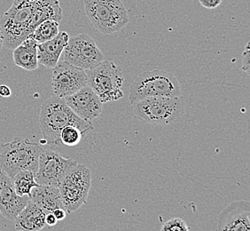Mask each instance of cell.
<instances>
[{"label":"cell","mask_w":250,"mask_h":231,"mask_svg":"<svg viewBox=\"0 0 250 231\" xmlns=\"http://www.w3.org/2000/svg\"><path fill=\"white\" fill-rule=\"evenodd\" d=\"M62 19V10L59 0H15L0 18L3 46L14 50L41 23L47 20L60 23Z\"/></svg>","instance_id":"6da1fadb"},{"label":"cell","mask_w":250,"mask_h":231,"mask_svg":"<svg viewBox=\"0 0 250 231\" xmlns=\"http://www.w3.org/2000/svg\"><path fill=\"white\" fill-rule=\"evenodd\" d=\"M39 125L47 144L58 146L61 132L67 125L77 126L85 135L92 125L78 117L61 97L52 96L43 102L39 114Z\"/></svg>","instance_id":"7a4b0ae2"},{"label":"cell","mask_w":250,"mask_h":231,"mask_svg":"<svg viewBox=\"0 0 250 231\" xmlns=\"http://www.w3.org/2000/svg\"><path fill=\"white\" fill-rule=\"evenodd\" d=\"M42 150L40 145L27 139L15 138L11 142L1 143L0 170L4 171L11 179L21 171L36 173Z\"/></svg>","instance_id":"3957f363"},{"label":"cell","mask_w":250,"mask_h":231,"mask_svg":"<svg viewBox=\"0 0 250 231\" xmlns=\"http://www.w3.org/2000/svg\"><path fill=\"white\" fill-rule=\"evenodd\" d=\"M131 104L149 97L180 96L181 89L173 74L154 69L141 73L132 83L129 92Z\"/></svg>","instance_id":"277c9868"},{"label":"cell","mask_w":250,"mask_h":231,"mask_svg":"<svg viewBox=\"0 0 250 231\" xmlns=\"http://www.w3.org/2000/svg\"><path fill=\"white\" fill-rule=\"evenodd\" d=\"M133 111L140 120L154 125H168L178 121L185 111L180 96L149 97L135 102Z\"/></svg>","instance_id":"5b68a950"},{"label":"cell","mask_w":250,"mask_h":231,"mask_svg":"<svg viewBox=\"0 0 250 231\" xmlns=\"http://www.w3.org/2000/svg\"><path fill=\"white\" fill-rule=\"evenodd\" d=\"M84 11L92 26L104 35L119 31L129 23L121 0H84Z\"/></svg>","instance_id":"8992f818"},{"label":"cell","mask_w":250,"mask_h":231,"mask_svg":"<svg viewBox=\"0 0 250 231\" xmlns=\"http://www.w3.org/2000/svg\"><path fill=\"white\" fill-rule=\"evenodd\" d=\"M88 83L101 103L119 100L124 97L122 87L125 78L119 66L111 61H103L96 67L87 69Z\"/></svg>","instance_id":"52a82bcc"},{"label":"cell","mask_w":250,"mask_h":231,"mask_svg":"<svg viewBox=\"0 0 250 231\" xmlns=\"http://www.w3.org/2000/svg\"><path fill=\"white\" fill-rule=\"evenodd\" d=\"M91 185V170L84 164L77 163L59 186L63 207L67 213L76 212L86 203Z\"/></svg>","instance_id":"ba28073f"},{"label":"cell","mask_w":250,"mask_h":231,"mask_svg":"<svg viewBox=\"0 0 250 231\" xmlns=\"http://www.w3.org/2000/svg\"><path fill=\"white\" fill-rule=\"evenodd\" d=\"M60 60L84 70L96 67L104 61V55L95 40L87 34L69 38Z\"/></svg>","instance_id":"9c48e42d"},{"label":"cell","mask_w":250,"mask_h":231,"mask_svg":"<svg viewBox=\"0 0 250 231\" xmlns=\"http://www.w3.org/2000/svg\"><path fill=\"white\" fill-rule=\"evenodd\" d=\"M77 164V161L63 158L54 150L43 149L39 155V166L35 173V180L39 185L59 188L64 177Z\"/></svg>","instance_id":"30bf717a"},{"label":"cell","mask_w":250,"mask_h":231,"mask_svg":"<svg viewBox=\"0 0 250 231\" xmlns=\"http://www.w3.org/2000/svg\"><path fill=\"white\" fill-rule=\"evenodd\" d=\"M88 83L86 71L70 63L60 60L53 69L52 87L56 96H70L85 87Z\"/></svg>","instance_id":"8fae6325"},{"label":"cell","mask_w":250,"mask_h":231,"mask_svg":"<svg viewBox=\"0 0 250 231\" xmlns=\"http://www.w3.org/2000/svg\"><path fill=\"white\" fill-rule=\"evenodd\" d=\"M63 99L78 117L88 123L96 119L102 112L101 101L88 85L72 95Z\"/></svg>","instance_id":"7c38bea8"},{"label":"cell","mask_w":250,"mask_h":231,"mask_svg":"<svg viewBox=\"0 0 250 231\" xmlns=\"http://www.w3.org/2000/svg\"><path fill=\"white\" fill-rule=\"evenodd\" d=\"M218 231H250V203L239 200L228 205L220 212Z\"/></svg>","instance_id":"4fadbf2b"},{"label":"cell","mask_w":250,"mask_h":231,"mask_svg":"<svg viewBox=\"0 0 250 231\" xmlns=\"http://www.w3.org/2000/svg\"><path fill=\"white\" fill-rule=\"evenodd\" d=\"M29 200V196L16 194L13 180L0 170V214L7 220L15 221Z\"/></svg>","instance_id":"5bb4252c"},{"label":"cell","mask_w":250,"mask_h":231,"mask_svg":"<svg viewBox=\"0 0 250 231\" xmlns=\"http://www.w3.org/2000/svg\"><path fill=\"white\" fill-rule=\"evenodd\" d=\"M68 39V34L65 31H61L53 39L38 44L39 64L48 69L55 67L61 59L63 50L67 45Z\"/></svg>","instance_id":"9a60e30c"},{"label":"cell","mask_w":250,"mask_h":231,"mask_svg":"<svg viewBox=\"0 0 250 231\" xmlns=\"http://www.w3.org/2000/svg\"><path fill=\"white\" fill-rule=\"evenodd\" d=\"M42 208L30 199L15 220V229L19 231H40L46 225Z\"/></svg>","instance_id":"2e32d148"},{"label":"cell","mask_w":250,"mask_h":231,"mask_svg":"<svg viewBox=\"0 0 250 231\" xmlns=\"http://www.w3.org/2000/svg\"><path fill=\"white\" fill-rule=\"evenodd\" d=\"M29 199L42 208L45 213L53 212L58 208H63L61 193L57 187L39 185L32 189Z\"/></svg>","instance_id":"e0dca14e"},{"label":"cell","mask_w":250,"mask_h":231,"mask_svg":"<svg viewBox=\"0 0 250 231\" xmlns=\"http://www.w3.org/2000/svg\"><path fill=\"white\" fill-rule=\"evenodd\" d=\"M15 65L25 70H35L39 68L38 43L31 37L25 39L13 51Z\"/></svg>","instance_id":"ac0fdd59"},{"label":"cell","mask_w":250,"mask_h":231,"mask_svg":"<svg viewBox=\"0 0 250 231\" xmlns=\"http://www.w3.org/2000/svg\"><path fill=\"white\" fill-rule=\"evenodd\" d=\"M15 192L19 196H30V193L35 187L39 186L35 180V173L31 171H21L16 173L12 179Z\"/></svg>","instance_id":"d6986e66"},{"label":"cell","mask_w":250,"mask_h":231,"mask_svg":"<svg viewBox=\"0 0 250 231\" xmlns=\"http://www.w3.org/2000/svg\"><path fill=\"white\" fill-rule=\"evenodd\" d=\"M59 27L60 23L58 22L53 20H47L41 23L29 37L35 39V41L38 44L43 43L53 39L58 35L60 32Z\"/></svg>","instance_id":"ffe728a7"},{"label":"cell","mask_w":250,"mask_h":231,"mask_svg":"<svg viewBox=\"0 0 250 231\" xmlns=\"http://www.w3.org/2000/svg\"><path fill=\"white\" fill-rule=\"evenodd\" d=\"M83 136V133L79 128H77V126L67 125L61 132L60 140L62 144L73 147L78 144Z\"/></svg>","instance_id":"44dd1931"},{"label":"cell","mask_w":250,"mask_h":231,"mask_svg":"<svg viewBox=\"0 0 250 231\" xmlns=\"http://www.w3.org/2000/svg\"><path fill=\"white\" fill-rule=\"evenodd\" d=\"M161 231H189V228L183 219L176 217L165 222Z\"/></svg>","instance_id":"7402d4cb"},{"label":"cell","mask_w":250,"mask_h":231,"mask_svg":"<svg viewBox=\"0 0 250 231\" xmlns=\"http://www.w3.org/2000/svg\"><path fill=\"white\" fill-rule=\"evenodd\" d=\"M250 42L246 44L245 50L242 53V70L247 73L248 75L250 74Z\"/></svg>","instance_id":"603a6c76"},{"label":"cell","mask_w":250,"mask_h":231,"mask_svg":"<svg viewBox=\"0 0 250 231\" xmlns=\"http://www.w3.org/2000/svg\"><path fill=\"white\" fill-rule=\"evenodd\" d=\"M200 4L207 9H215L222 3V0H199Z\"/></svg>","instance_id":"cb8c5ba5"},{"label":"cell","mask_w":250,"mask_h":231,"mask_svg":"<svg viewBox=\"0 0 250 231\" xmlns=\"http://www.w3.org/2000/svg\"><path fill=\"white\" fill-rule=\"evenodd\" d=\"M53 213L55 218L57 219V221H62V220L66 218V215H67L66 210L63 209V208H58V209L54 210Z\"/></svg>","instance_id":"d4e9b609"},{"label":"cell","mask_w":250,"mask_h":231,"mask_svg":"<svg viewBox=\"0 0 250 231\" xmlns=\"http://www.w3.org/2000/svg\"><path fill=\"white\" fill-rule=\"evenodd\" d=\"M57 219L55 218V216L53 215V212H49V213H46V215H45V223H46V225H49V226H54V225H56L57 224Z\"/></svg>","instance_id":"484cf974"},{"label":"cell","mask_w":250,"mask_h":231,"mask_svg":"<svg viewBox=\"0 0 250 231\" xmlns=\"http://www.w3.org/2000/svg\"><path fill=\"white\" fill-rule=\"evenodd\" d=\"M11 94H12V91L8 86H5V85L0 86V96L6 98V97L11 96Z\"/></svg>","instance_id":"4316f807"},{"label":"cell","mask_w":250,"mask_h":231,"mask_svg":"<svg viewBox=\"0 0 250 231\" xmlns=\"http://www.w3.org/2000/svg\"><path fill=\"white\" fill-rule=\"evenodd\" d=\"M2 47H3V39H2V34L0 31V51H1Z\"/></svg>","instance_id":"83f0119b"}]
</instances>
